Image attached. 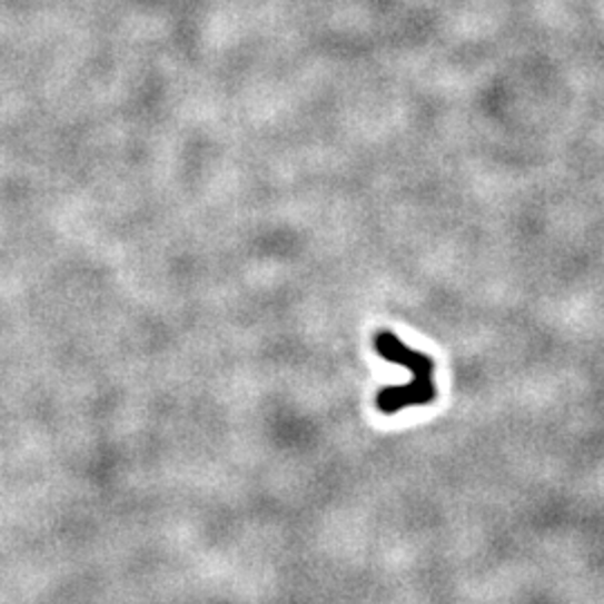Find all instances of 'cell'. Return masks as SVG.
<instances>
[{
	"instance_id": "1",
	"label": "cell",
	"mask_w": 604,
	"mask_h": 604,
	"mask_svg": "<svg viewBox=\"0 0 604 604\" xmlns=\"http://www.w3.org/2000/svg\"><path fill=\"white\" fill-rule=\"evenodd\" d=\"M374 347L376 351L389 360V363H396V365H403L406 367L415 378L419 380H433V372H435V363L430 356L422 354V351H415L410 349L408 345H403L398 336H394L392 331L387 329H380L376 336H374Z\"/></svg>"
}]
</instances>
